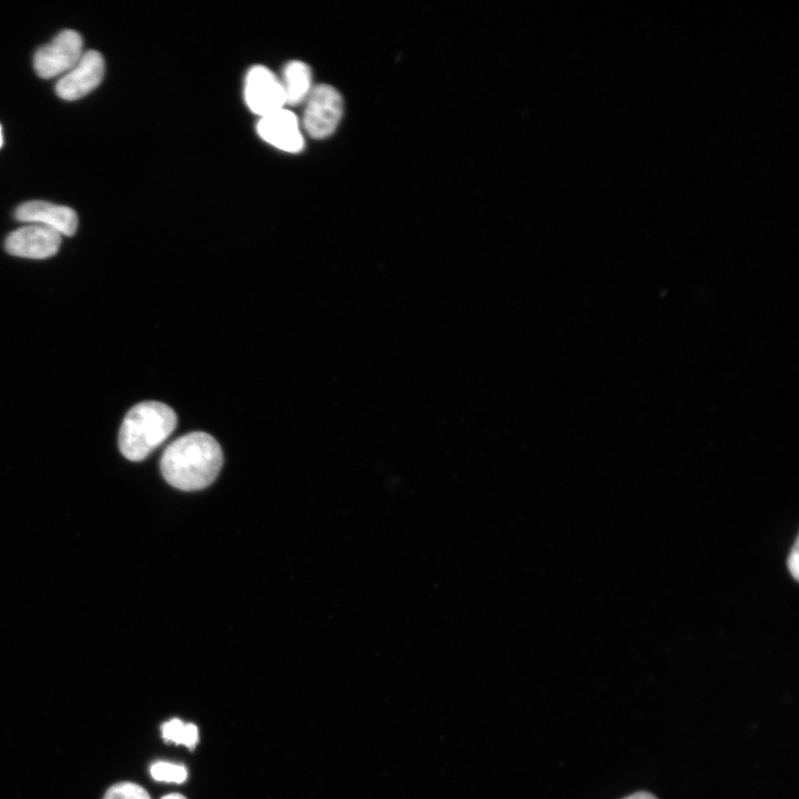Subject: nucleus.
Returning a JSON list of instances; mask_svg holds the SVG:
<instances>
[{"label": "nucleus", "mask_w": 799, "mask_h": 799, "mask_svg": "<svg viewBox=\"0 0 799 799\" xmlns=\"http://www.w3.org/2000/svg\"><path fill=\"white\" fill-rule=\"evenodd\" d=\"M222 464L223 454L218 441L208 433L192 432L166 446L160 469L171 486L192 492L210 486Z\"/></svg>", "instance_id": "obj_1"}, {"label": "nucleus", "mask_w": 799, "mask_h": 799, "mask_svg": "<svg viewBox=\"0 0 799 799\" xmlns=\"http://www.w3.org/2000/svg\"><path fill=\"white\" fill-rule=\"evenodd\" d=\"M176 414L164 403L145 401L133 406L119 431L121 454L133 462L144 459L174 431Z\"/></svg>", "instance_id": "obj_2"}, {"label": "nucleus", "mask_w": 799, "mask_h": 799, "mask_svg": "<svg viewBox=\"0 0 799 799\" xmlns=\"http://www.w3.org/2000/svg\"><path fill=\"white\" fill-rule=\"evenodd\" d=\"M342 114L340 92L328 84L316 85L305 101L303 128L310 136L324 139L335 131Z\"/></svg>", "instance_id": "obj_3"}, {"label": "nucleus", "mask_w": 799, "mask_h": 799, "mask_svg": "<svg viewBox=\"0 0 799 799\" xmlns=\"http://www.w3.org/2000/svg\"><path fill=\"white\" fill-rule=\"evenodd\" d=\"M83 41L74 30L65 29L59 32L49 43L37 50L33 65L37 74L50 79L67 73L79 61Z\"/></svg>", "instance_id": "obj_4"}, {"label": "nucleus", "mask_w": 799, "mask_h": 799, "mask_svg": "<svg viewBox=\"0 0 799 799\" xmlns=\"http://www.w3.org/2000/svg\"><path fill=\"white\" fill-rule=\"evenodd\" d=\"M244 99L260 118L286 107L281 80L263 65H254L247 71Z\"/></svg>", "instance_id": "obj_5"}, {"label": "nucleus", "mask_w": 799, "mask_h": 799, "mask_svg": "<svg viewBox=\"0 0 799 799\" xmlns=\"http://www.w3.org/2000/svg\"><path fill=\"white\" fill-rule=\"evenodd\" d=\"M104 75V60L100 52H84L75 65L55 84L59 98L68 101L83 98L94 90Z\"/></svg>", "instance_id": "obj_6"}, {"label": "nucleus", "mask_w": 799, "mask_h": 799, "mask_svg": "<svg viewBox=\"0 0 799 799\" xmlns=\"http://www.w3.org/2000/svg\"><path fill=\"white\" fill-rule=\"evenodd\" d=\"M61 245V235L43 225L29 224L11 232L4 247L11 255L28 259H47Z\"/></svg>", "instance_id": "obj_7"}, {"label": "nucleus", "mask_w": 799, "mask_h": 799, "mask_svg": "<svg viewBox=\"0 0 799 799\" xmlns=\"http://www.w3.org/2000/svg\"><path fill=\"white\" fill-rule=\"evenodd\" d=\"M256 128L264 141L282 151L295 153L304 146L299 120L286 108L261 117Z\"/></svg>", "instance_id": "obj_8"}, {"label": "nucleus", "mask_w": 799, "mask_h": 799, "mask_svg": "<svg viewBox=\"0 0 799 799\" xmlns=\"http://www.w3.org/2000/svg\"><path fill=\"white\" fill-rule=\"evenodd\" d=\"M18 221L47 226L62 235H73L78 227L77 213L69 206L45 201H29L14 211Z\"/></svg>", "instance_id": "obj_9"}, {"label": "nucleus", "mask_w": 799, "mask_h": 799, "mask_svg": "<svg viewBox=\"0 0 799 799\" xmlns=\"http://www.w3.org/2000/svg\"><path fill=\"white\" fill-rule=\"evenodd\" d=\"M280 80L286 105H296L305 102L313 89L311 69L303 61H290L284 67L283 75Z\"/></svg>", "instance_id": "obj_10"}, {"label": "nucleus", "mask_w": 799, "mask_h": 799, "mask_svg": "<svg viewBox=\"0 0 799 799\" xmlns=\"http://www.w3.org/2000/svg\"><path fill=\"white\" fill-rule=\"evenodd\" d=\"M161 730L165 741L184 745L190 749H193L199 741L198 727L176 718L163 724Z\"/></svg>", "instance_id": "obj_11"}, {"label": "nucleus", "mask_w": 799, "mask_h": 799, "mask_svg": "<svg viewBox=\"0 0 799 799\" xmlns=\"http://www.w3.org/2000/svg\"><path fill=\"white\" fill-rule=\"evenodd\" d=\"M150 773L154 780L181 783L188 777L186 768L182 765H175L166 761H158L150 768Z\"/></svg>", "instance_id": "obj_12"}, {"label": "nucleus", "mask_w": 799, "mask_h": 799, "mask_svg": "<svg viewBox=\"0 0 799 799\" xmlns=\"http://www.w3.org/2000/svg\"><path fill=\"white\" fill-rule=\"evenodd\" d=\"M102 799H151V797L140 785L123 781L110 787Z\"/></svg>", "instance_id": "obj_13"}, {"label": "nucleus", "mask_w": 799, "mask_h": 799, "mask_svg": "<svg viewBox=\"0 0 799 799\" xmlns=\"http://www.w3.org/2000/svg\"><path fill=\"white\" fill-rule=\"evenodd\" d=\"M798 535H796L793 544L791 545L789 553L786 558V567L795 581H798L799 576V548H798Z\"/></svg>", "instance_id": "obj_14"}, {"label": "nucleus", "mask_w": 799, "mask_h": 799, "mask_svg": "<svg viewBox=\"0 0 799 799\" xmlns=\"http://www.w3.org/2000/svg\"><path fill=\"white\" fill-rule=\"evenodd\" d=\"M623 799H658V798L647 791H637V792L629 795Z\"/></svg>", "instance_id": "obj_15"}, {"label": "nucleus", "mask_w": 799, "mask_h": 799, "mask_svg": "<svg viewBox=\"0 0 799 799\" xmlns=\"http://www.w3.org/2000/svg\"><path fill=\"white\" fill-rule=\"evenodd\" d=\"M161 799H186V798L180 793H169V795L163 796Z\"/></svg>", "instance_id": "obj_16"}, {"label": "nucleus", "mask_w": 799, "mask_h": 799, "mask_svg": "<svg viewBox=\"0 0 799 799\" xmlns=\"http://www.w3.org/2000/svg\"><path fill=\"white\" fill-rule=\"evenodd\" d=\"M2 143H3V138H2V129L0 125V148L2 146Z\"/></svg>", "instance_id": "obj_17"}]
</instances>
